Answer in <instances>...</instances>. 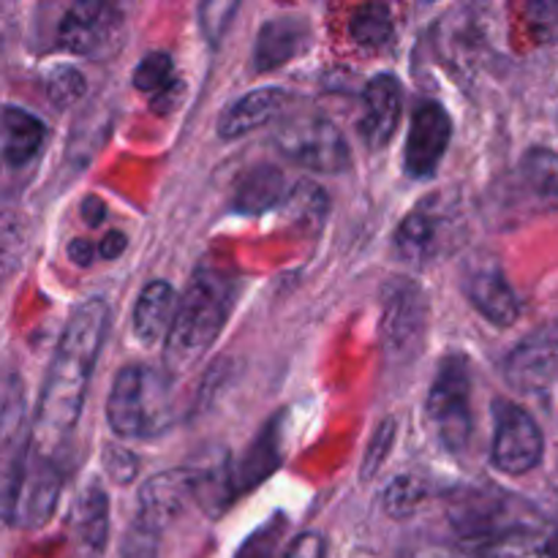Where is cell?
I'll use <instances>...</instances> for the list:
<instances>
[{
	"label": "cell",
	"instance_id": "6da1fadb",
	"mask_svg": "<svg viewBox=\"0 0 558 558\" xmlns=\"http://www.w3.org/2000/svg\"><path fill=\"white\" fill-rule=\"evenodd\" d=\"M109 332V303L104 298H87L74 305L63 327L49 374L38 398L33 420V447L47 456L58 450L80 423L87 385Z\"/></svg>",
	"mask_w": 558,
	"mask_h": 558
},
{
	"label": "cell",
	"instance_id": "7a4b0ae2",
	"mask_svg": "<svg viewBox=\"0 0 558 558\" xmlns=\"http://www.w3.org/2000/svg\"><path fill=\"white\" fill-rule=\"evenodd\" d=\"M234 287L213 270H199L178 303L169 336L163 341V368L169 376H183L199 363L221 336L232 308Z\"/></svg>",
	"mask_w": 558,
	"mask_h": 558
},
{
	"label": "cell",
	"instance_id": "3957f363",
	"mask_svg": "<svg viewBox=\"0 0 558 558\" xmlns=\"http://www.w3.org/2000/svg\"><path fill=\"white\" fill-rule=\"evenodd\" d=\"M107 423L120 439H156L174 423L172 376L150 365H125L114 376Z\"/></svg>",
	"mask_w": 558,
	"mask_h": 558
},
{
	"label": "cell",
	"instance_id": "277c9868",
	"mask_svg": "<svg viewBox=\"0 0 558 558\" xmlns=\"http://www.w3.org/2000/svg\"><path fill=\"white\" fill-rule=\"evenodd\" d=\"M63 474L52 456L36 450L33 439L5 458L3 515L14 529H38L49 523L58 507Z\"/></svg>",
	"mask_w": 558,
	"mask_h": 558
},
{
	"label": "cell",
	"instance_id": "5b68a950",
	"mask_svg": "<svg viewBox=\"0 0 558 558\" xmlns=\"http://www.w3.org/2000/svg\"><path fill=\"white\" fill-rule=\"evenodd\" d=\"M458 526L474 558H558V529L537 515L499 521V512H483L480 507Z\"/></svg>",
	"mask_w": 558,
	"mask_h": 558
},
{
	"label": "cell",
	"instance_id": "8992f818",
	"mask_svg": "<svg viewBox=\"0 0 558 558\" xmlns=\"http://www.w3.org/2000/svg\"><path fill=\"white\" fill-rule=\"evenodd\" d=\"M425 414L434 430L436 441L452 456L466 452L472 441V374L469 360L463 354H447L441 357L439 371L430 381Z\"/></svg>",
	"mask_w": 558,
	"mask_h": 558
},
{
	"label": "cell",
	"instance_id": "52a82bcc",
	"mask_svg": "<svg viewBox=\"0 0 558 558\" xmlns=\"http://www.w3.org/2000/svg\"><path fill=\"white\" fill-rule=\"evenodd\" d=\"M461 227L463 221L458 216V207L450 205L445 196L430 194L398 223L392 234V248L401 262L417 267L430 265L456 248Z\"/></svg>",
	"mask_w": 558,
	"mask_h": 558
},
{
	"label": "cell",
	"instance_id": "ba28073f",
	"mask_svg": "<svg viewBox=\"0 0 558 558\" xmlns=\"http://www.w3.org/2000/svg\"><path fill=\"white\" fill-rule=\"evenodd\" d=\"M289 161L322 174H338L349 167V145L341 131L319 114H300L278 125L272 136Z\"/></svg>",
	"mask_w": 558,
	"mask_h": 558
},
{
	"label": "cell",
	"instance_id": "9c48e42d",
	"mask_svg": "<svg viewBox=\"0 0 558 558\" xmlns=\"http://www.w3.org/2000/svg\"><path fill=\"white\" fill-rule=\"evenodd\" d=\"M545 439L532 414L507 398L494 401V447L490 461L501 474L521 477L543 461Z\"/></svg>",
	"mask_w": 558,
	"mask_h": 558
},
{
	"label": "cell",
	"instance_id": "30bf717a",
	"mask_svg": "<svg viewBox=\"0 0 558 558\" xmlns=\"http://www.w3.org/2000/svg\"><path fill=\"white\" fill-rule=\"evenodd\" d=\"M125 22L118 5L74 3L58 25V38L69 52L87 60H109L123 44Z\"/></svg>",
	"mask_w": 558,
	"mask_h": 558
},
{
	"label": "cell",
	"instance_id": "8fae6325",
	"mask_svg": "<svg viewBox=\"0 0 558 558\" xmlns=\"http://www.w3.org/2000/svg\"><path fill=\"white\" fill-rule=\"evenodd\" d=\"M425 319H428V303H425V294L412 281L396 278V281L387 283L381 336H385V349L392 357L401 360L420 352L425 336Z\"/></svg>",
	"mask_w": 558,
	"mask_h": 558
},
{
	"label": "cell",
	"instance_id": "7c38bea8",
	"mask_svg": "<svg viewBox=\"0 0 558 558\" xmlns=\"http://www.w3.org/2000/svg\"><path fill=\"white\" fill-rule=\"evenodd\" d=\"M505 379L523 396H539L554 387L558 379V325L539 327L507 354Z\"/></svg>",
	"mask_w": 558,
	"mask_h": 558
},
{
	"label": "cell",
	"instance_id": "4fadbf2b",
	"mask_svg": "<svg viewBox=\"0 0 558 558\" xmlns=\"http://www.w3.org/2000/svg\"><path fill=\"white\" fill-rule=\"evenodd\" d=\"M452 140V120L447 109L436 101H420L409 123L403 167L409 178L425 180L439 169Z\"/></svg>",
	"mask_w": 558,
	"mask_h": 558
},
{
	"label": "cell",
	"instance_id": "5bb4252c",
	"mask_svg": "<svg viewBox=\"0 0 558 558\" xmlns=\"http://www.w3.org/2000/svg\"><path fill=\"white\" fill-rule=\"evenodd\" d=\"M189 496H194V472H191V466L153 474L140 488V496H136L134 521L163 534V529L183 512Z\"/></svg>",
	"mask_w": 558,
	"mask_h": 558
},
{
	"label": "cell",
	"instance_id": "9a60e30c",
	"mask_svg": "<svg viewBox=\"0 0 558 558\" xmlns=\"http://www.w3.org/2000/svg\"><path fill=\"white\" fill-rule=\"evenodd\" d=\"M466 289L469 303L474 305L480 316L496 327H510L521 316V303H518L515 289L507 281L505 270L496 262H480L466 272Z\"/></svg>",
	"mask_w": 558,
	"mask_h": 558
},
{
	"label": "cell",
	"instance_id": "2e32d148",
	"mask_svg": "<svg viewBox=\"0 0 558 558\" xmlns=\"http://www.w3.org/2000/svg\"><path fill=\"white\" fill-rule=\"evenodd\" d=\"M363 118H360V134L371 150H381L396 136L398 120L403 109L401 82L392 74H376L365 85Z\"/></svg>",
	"mask_w": 558,
	"mask_h": 558
},
{
	"label": "cell",
	"instance_id": "e0dca14e",
	"mask_svg": "<svg viewBox=\"0 0 558 558\" xmlns=\"http://www.w3.org/2000/svg\"><path fill=\"white\" fill-rule=\"evenodd\" d=\"M289 101V93L283 87H256L245 96L234 98L218 118V134L223 140H238L251 134L259 125H267Z\"/></svg>",
	"mask_w": 558,
	"mask_h": 558
},
{
	"label": "cell",
	"instance_id": "ac0fdd59",
	"mask_svg": "<svg viewBox=\"0 0 558 558\" xmlns=\"http://www.w3.org/2000/svg\"><path fill=\"white\" fill-rule=\"evenodd\" d=\"M308 47V25L300 16H272L256 33L254 69L272 71Z\"/></svg>",
	"mask_w": 558,
	"mask_h": 558
},
{
	"label": "cell",
	"instance_id": "d6986e66",
	"mask_svg": "<svg viewBox=\"0 0 558 558\" xmlns=\"http://www.w3.org/2000/svg\"><path fill=\"white\" fill-rule=\"evenodd\" d=\"M283 199H289L283 172L278 167H272V163H259V167L248 169L238 180L232 207L238 213H243V216H262V213L281 205Z\"/></svg>",
	"mask_w": 558,
	"mask_h": 558
},
{
	"label": "cell",
	"instance_id": "ffe728a7",
	"mask_svg": "<svg viewBox=\"0 0 558 558\" xmlns=\"http://www.w3.org/2000/svg\"><path fill=\"white\" fill-rule=\"evenodd\" d=\"M180 298L174 294L169 281H150L140 292L134 305V332L140 341L153 343L169 336L174 314H178Z\"/></svg>",
	"mask_w": 558,
	"mask_h": 558
},
{
	"label": "cell",
	"instance_id": "44dd1931",
	"mask_svg": "<svg viewBox=\"0 0 558 558\" xmlns=\"http://www.w3.org/2000/svg\"><path fill=\"white\" fill-rule=\"evenodd\" d=\"M278 425H281V417L270 420L254 439V445L243 452L238 466H234V490H238V496L248 494L251 488L265 483L281 463V430H278Z\"/></svg>",
	"mask_w": 558,
	"mask_h": 558
},
{
	"label": "cell",
	"instance_id": "7402d4cb",
	"mask_svg": "<svg viewBox=\"0 0 558 558\" xmlns=\"http://www.w3.org/2000/svg\"><path fill=\"white\" fill-rule=\"evenodd\" d=\"M47 125L27 109L5 104L3 109V158L9 167H22L41 150Z\"/></svg>",
	"mask_w": 558,
	"mask_h": 558
},
{
	"label": "cell",
	"instance_id": "603a6c76",
	"mask_svg": "<svg viewBox=\"0 0 558 558\" xmlns=\"http://www.w3.org/2000/svg\"><path fill=\"white\" fill-rule=\"evenodd\" d=\"M71 521H74V532L82 548L93 556L101 554L109 537V499L101 485L90 483L82 488Z\"/></svg>",
	"mask_w": 558,
	"mask_h": 558
},
{
	"label": "cell",
	"instance_id": "cb8c5ba5",
	"mask_svg": "<svg viewBox=\"0 0 558 558\" xmlns=\"http://www.w3.org/2000/svg\"><path fill=\"white\" fill-rule=\"evenodd\" d=\"M349 36H352V41L363 52H387L390 44L396 41V20H392V11L381 3L363 5L360 11H354L352 22H349Z\"/></svg>",
	"mask_w": 558,
	"mask_h": 558
},
{
	"label": "cell",
	"instance_id": "d4e9b609",
	"mask_svg": "<svg viewBox=\"0 0 558 558\" xmlns=\"http://www.w3.org/2000/svg\"><path fill=\"white\" fill-rule=\"evenodd\" d=\"M523 174H526V183L532 185V191L545 205L558 207V153L534 147L523 158Z\"/></svg>",
	"mask_w": 558,
	"mask_h": 558
},
{
	"label": "cell",
	"instance_id": "484cf974",
	"mask_svg": "<svg viewBox=\"0 0 558 558\" xmlns=\"http://www.w3.org/2000/svg\"><path fill=\"white\" fill-rule=\"evenodd\" d=\"M327 207L330 205H327L325 191H322L316 183H311V180H303V183H298L292 191H289L287 218L298 223V227L319 229L327 216Z\"/></svg>",
	"mask_w": 558,
	"mask_h": 558
},
{
	"label": "cell",
	"instance_id": "4316f807",
	"mask_svg": "<svg viewBox=\"0 0 558 558\" xmlns=\"http://www.w3.org/2000/svg\"><path fill=\"white\" fill-rule=\"evenodd\" d=\"M425 499H428V488H425L423 480L412 477V474H401L385 488L381 505H385L387 515L403 521V518H412Z\"/></svg>",
	"mask_w": 558,
	"mask_h": 558
},
{
	"label": "cell",
	"instance_id": "83f0119b",
	"mask_svg": "<svg viewBox=\"0 0 558 558\" xmlns=\"http://www.w3.org/2000/svg\"><path fill=\"white\" fill-rule=\"evenodd\" d=\"M44 90H47V98L54 107H74L87 93V80L74 65H54L47 80H44Z\"/></svg>",
	"mask_w": 558,
	"mask_h": 558
},
{
	"label": "cell",
	"instance_id": "f1b7e54d",
	"mask_svg": "<svg viewBox=\"0 0 558 558\" xmlns=\"http://www.w3.org/2000/svg\"><path fill=\"white\" fill-rule=\"evenodd\" d=\"M174 80V63L167 52H150L140 60L134 71V87L147 96H158L161 90H167Z\"/></svg>",
	"mask_w": 558,
	"mask_h": 558
},
{
	"label": "cell",
	"instance_id": "f546056e",
	"mask_svg": "<svg viewBox=\"0 0 558 558\" xmlns=\"http://www.w3.org/2000/svg\"><path fill=\"white\" fill-rule=\"evenodd\" d=\"M158 543H161V534L142 526L140 521H131L120 543V558H158Z\"/></svg>",
	"mask_w": 558,
	"mask_h": 558
},
{
	"label": "cell",
	"instance_id": "4dcf8cb0",
	"mask_svg": "<svg viewBox=\"0 0 558 558\" xmlns=\"http://www.w3.org/2000/svg\"><path fill=\"white\" fill-rule=\"evenodd\" d=\"M392 441H396V420H385V423H379L376 434L371 436V445L368 450H365V461H363V469H360V477L368 480L379 472L387 452L392 450Z\"/></svg>",
	"mask_w": 558,
	"mask_h": 558
},
{
	"label": "cell",
	"instance_id": "1f68e13d",
	"mask_svg": "<svg viewBox=\"0 0 558 558\" xmlns=\"http://www.w3.org/2000/svg\"><path fill=\"white\" fill-rule=\"evenodd\" d=\"M283 529H287V518L276 515L270 523H265L254 537L245 539L243 548L238 550V556L234 558H272V550H276Z\"/></svg>",
	"mask_w": 558,
	"mask_h": 558
},
{
	"label": "cell",
	"instance_id": "d6a6232c",
	"mask_svg": "<svg viewBox=\"0 0 558 558\" xmlns=\"http://www.w3.org/2000/svg\"><path fill=\"white\" fill-rule=\"evenodd\" d=\"M104 469H107L109 477L120 485H129L131 480L140 472V461L131 450L120 445H107L104 447Z\"/></svg>",
	"mask_w": 558,
	"mask_h": 558
},
{
	"label": "cell",
	"instance_id": "836d02e7",
	"mask_svg": "<svg viewBox=\"0 0 558 558\" xmlns=\"http://www.w3.org/2000/svg\"><path fill=\"white\" fill-rule=\"evenodd\" d=\"M238 11V3H202L199 5V22H202V31H205L207 41L218 44L221 41L223 31L229 27V20L234 16Z\"/></svg>",
	"mask_w": 558,
	"mask_h": 558
},
{
	"label": "cell",
	"instance_id": "e575fe53",
	"mask_svg": "<svg viewBox=\"0 0 558 558\" xmlns=\"http://www.w3.org/2000/svg\"><path fill=\"white\" fill-rule=\"evenodd\" d=\"M327 543L319 532H305L289 545L287 556L283 558H325Z\"/></svg>",
	"mask_w": 558,
	"mask_h": 558
},
{
	"label": "cell",
	"instance_id": "d590c367",
	"mask_svg": "<svg viewBox=\"0 0 558 558\" xmlns=\"http://www.w3.org/2000/svg\"><path fill=\"white\" fill-rule=\"evenodd\" d=\"M534 27L539 31L543 38L558 36V3H545V5H532Z\"/></svg>",
	"mask_w": 558,
	"mask_h": 558
},
{
	"label": "cell",
	"instance_id": "8d00e7d4",
	"mask_svg": "<svg viewBox=\"0 0 558 558\" xmlns=\"http://www.w3.org/2000/svg\"><path fill=\"white\" fill-rule=\"evenodd\" d=\"M125 248H129V240H125V234L120 232V229H114V232H109L107 238L101 240L98 254H101L107 262H114L125 254Z\"/></svg>",
	"mask_w": 558,
	"mask_h": 558
},
{
	"label": "cell",
	"instance_id": "74e56055",
	"mask_svg": "<svg viewBox=\"0 0 558 558\" xmlns=\"http://www.w3.org/2000/svg\"><path fill=\"white\" fill-rule=\"evenodd\" d=\"M93 256H96V248H93L87 240L76 238V240H71V243H69V259L74 262V265L87 267L93 262Z\"/></svg>",
	"mask_w": 558,
	"mask_h": 558
},
{
	"label": "cell",
	"instance_id": "f35d334b",
	"mask_svg": "<svg viewBox=\"0 0 558 558\" xmlns=\"http://www.w3.org/2000/svg\"><path fill=\"white\" fill-rule=\"evenodd\" d=\"M409 558H474L469 550H458V548H447V545H428V548L414 550Z\"/></svg>",
	"mask_w": 558,
	"mask_h": 558
},
{
	"label": "cell",
	"instance_id": "ab89813d",
	"mask_svg": "<svg viewBox=\"0 0 558 558\" xmlns=\"http://www.w3.org/2000/svg\"><path fill=\"white\" fill-rule=\"evenodd\" d=\"M82 216H85V221L90 227H98L107 218V207H104V202L98 196H87L85 205H82Z\"/></svg>",
	"mask_w": 558,
	"mask_h": 558
}]
</instances>
